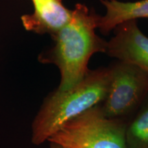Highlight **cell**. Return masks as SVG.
Listing matches in <instances>:
<instances>
[{"mask_svg":"<svg viewBox=\"0 0 148 148\" xmlns=\"http://www.w3.org/2000/svg\"><path fill=\"white\" fill-rule=\"evenodd\" d=\"M100 15L93 8L77 3L71 18L51 36L53 45L38 56L43 64H53L60 74L58 90L72 87L85 76L88 62L97 53H106L108 41L98 36L96 29Z\"/></svg>","mask_w":148,"mask_h":148,"instance_id":"cell-1","label":"cell"},{"mask_svg":"<svg viewBox=\"0 0 148 148\" xmlns=\"http://www.w3.org/2000/svg\"><path fill=\"white\" fill-rule=\"evenodd\" d=\"M110 83L108 66L89 69L85 76L66 90L56 88L44 99L32 125L34 145L48 141L62 125L96 105L106 97Z\"/></svg>","mask_w":148,"mask_h":148,"instance_id":"cell-2","label":"cell"},{"mask_svg":"<svg viewBox=\"0 0 148 148\" xmlns=\"http://www.w3.org/2000/svg\"><path fill=\"white\" fill-rule=\"evenodd\" d=\"M126 122L107 116L98 104L66 122L48 141L64 148H127Z\"/></svg>","mask_w":148,"mask_h":148,"instance_id":"cell-3","label":"cell"},{"mask_svg":"<svg viewBox=\"0 0 148 148\" xmlns=\"http://www.w3.org/2000/svg\"><path fill=\"white\" fill-rule=\"evenodd\" d=\"M108 67L110 83L100 106L108 117L127 121L147 97L148 71L120 60Z\"/></svg>","mask_w":148,"mask_h":148,"instance_id":"cell-4","label":"cell"},{"mask_svg":"<svg viewBox=\"0 0 148 148\" xmlns=\"http://www.w3.org/2000/svg\"><path fill=\"white\" fill-rule=\"evenodd\" d=\"M113 31L105 53L148 71V37L140 31L136 20L123 22Z\"/></svg>","mask_w":148,"mask_h":148,"instance_id":"cell-5","label":"cell"},{"mask_svg":"<svg viewBox=\"0 0 148 148\" xmlns=\"http://www.w3.org/2000/svg\"><path fill=\"white\" fill-rule=\"evenodd\" d=\"M34 12L21 16L22 25L29 32L38 34H55L68 23L72 10L64 6L62 0H32Z\"/></svg>","mask_w":148,"mask_h":148,"instance_id":"cell-6","label":"cell"},{"mask_svg":"<svg viewBox=\"0 0 148 148\" xmlns=\"http://www.w3.org/2000/svg\"><path fill=\"white\" fill-rule=\"evenodd\" d=\"M106 8V12L100 16L98 29L103 35H108L111 31L123 22L140 18H148V0L135 2H122L118 0H100Z\"/></svg>","mask_w":148,"mask_h":148,"instance_id":"cell-7","label":"cell"},{"mask_svg":"<svg viewBox=\"0 0 148 148\" xmlns=\"http://www.w3.org/2000/svg\"><path fill=\"white\" fill-rule=\"evenodd\" d=\"M125 137L127 148H148V95L126 122Z\"/></svg>","mask_w":148,"mask_h":148,"instance_id":"cell-8","label":"cell"},{"mask_svg":"<svg viewBox=\"0 0 148 148\" xmlns=\"http://www.w3.org/2000/svg\"><path fill=\"white\" fill-rule=\"evenodd\" d=\"M49 143H50V145H49V147L48 148H64L62 146L58 145L57 143H51V142H49Z\"/></svg>","mask_w":148,"mask_h":148,"instance_id":"cell-9","label":"cell"}]
</instances>
